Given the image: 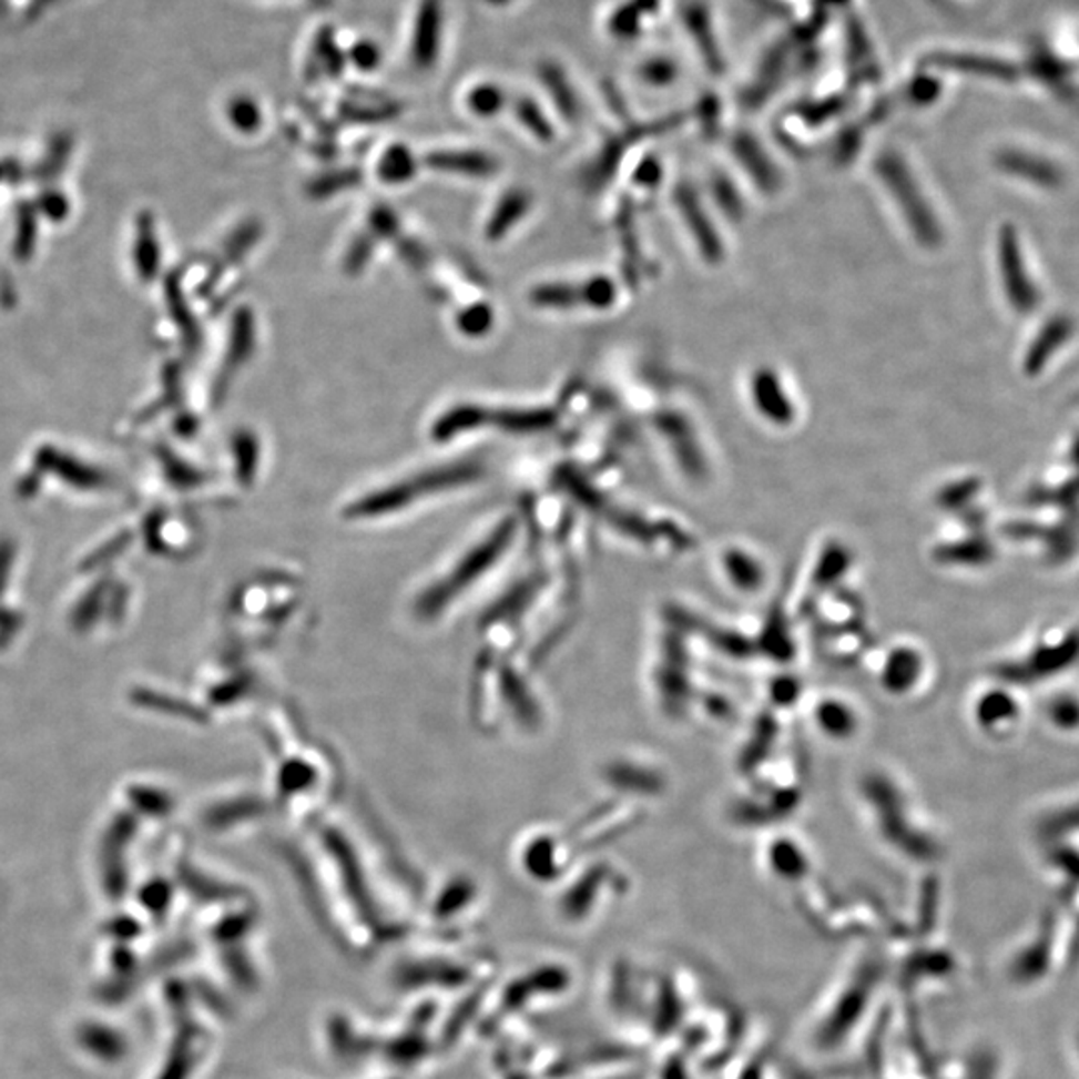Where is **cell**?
Returning <instances> with one entry per match:
<instances>
[{
  "label": "cell",
  "mask_w": 1079,
  "mask_h": 1079,
  "mask_svg": "<svg viewBox=\"0 0 1079 1079\" xmlns=\"http://www.w3.org/2000/svg\"><path fill=\"white\" fill-rule=\"evenodd\" d=\"M882 181L886 182L889 196L894 202L898 201L899 211L904 214V221L914 228V234L919 243L936 246L941 241L936 214L929 208L928 202L919 191L918 182L914 174H909L908 166L899 159L898 154H886L876 164Z\"/></svg>",
  "instance_id": "cell-1"
},
{
  "label": "cell",
  "mask_w": 1079,
  "mask_h": 1079,
  "mask_svg": "<svg viewBox=\"0 0 1079 1079\" xmlns=\"http://www.w3.org/2000/svg\"><path fill=\"white\" fill-rule=\"evenodd\" d=\"M478 475H480V468L476 465H468V462L445 466V468H438V470H432L428 475L416 476V478L404 482V485H396L393 488H388V490H384V492H376V495L368 496V498H364L363 502L354 506L350 512L356 516L390 512L394 508L406 506V502H410L416 496L428 495V492H435V490H442V488H448V486L465 485V482H470V480L478 478Z\"/></svg>",
  "instance_id": "cell-2"
},
{
  "label": "cell",
  "mask_w": 1079,
  "mask_h": 1079,
  "mask_svg": "<svg viewBox=\"0 0 1079 1079\" xmlns=\"http://www.w3.org/2000/svg\"><path fill=\"white\" fill-rule=\"evenodd\" d=\"M999 273L1011 308L1019 314L1031 313L1038 306V291L1031 283L1011 228H1006L999 238Z\"/></svg>",
  "instance_id": "cell-3"
},
{
  "label": "cell",
  "mask_w": 1079,
  "mask_h": 1079,
  "mask_svg": "<svg viewBox=\"0 0 1079 1079\" xmlns=\"http://www.w3.org/2000/svg\"><path fill=\"white\" fill-rule=\"evenodd\" d=\"M442 32V11L438 0H424L414 27L413 57L420 67H430L438 59Z\"/></svg>",
  "instance_id": "cell-4"
},
{
  "label": "cell",
  "mask_w": 1079,
  "mask_h": 1079,
  "mask_svg": "<svg viewBox=\"0 0 1079 1079\" xmlns=\"http://www.w3.org/2000/svg\"><path fill=\"white\" fill-rule=\"evenodd\" d=\"M428 166L440 172H452V174H465V176H490L498 171V162L486 152H436L430 154Z\"/></svg>",
  "instance_id": "cell-5"
},
{
  "label": "cell",
  "mask_w": 1079,
  "mask_h": 1079,
  "mask_svg": "<svg viewBox=\"0 0 1079 1079\" xmlns=\"http://www.w3.org/2000/svg\"><path fill=\"white\" fill-rule=\"evenodd\" d=\"M754 400L757 410L764 414L774 423H790L794 418V408L787 400L786 394H782V384L777 376L770 370H762L754 378Z\"/></svg>",
  "instance_id": "cell-6"
},
{
  "label": "cell",
  "mask_w": 1079,
  "mask_h": 1079,
  "mask_svg": "<svg viewBox=\"0 0 1079 1079\" xmlns=\"http://www.w3.org/2000/svg\"><path fill=\"white\" fill-rule=\"evenodd\" d=\"M488 418H490V413L485 410L482 406H456L455 410L446 413L436 423L432 436H435L436 440L446 442V440L462 435V432H470L475 428L486 426Z\"/></svg>",
  "instance_id": "cell-7"
},
{
  "label": "cell",
  "mask_w": 1079,
  "mask_h": 1079,
  "mask_svg": "<svg viewBox=\"0 0 1079 1079\" xmlns=\"http://www.w3.org/2000/svg\"><path fill=\"white\" fill-rule=\"evenodd\" d=\"M528 211H530V194H526L525 191L508 192L486 226L488 238L492 241L502 238L515 224L522 221V216Z\"/></svg>",
  "instance_id": "cell-8"
},
{
  "label": "cell",
  "mask_w": 1079,
  "mask_h": 1079,
  "mask_svg": "<svg viewBox=\"0 0 1079 1079\" xmlns=\"http://www.w3.org/2000/svg\"><path fill=\"white\" fill-rule=\"evenodd\" d=\"M554 420V413L550 410H498L490 413L488 424H495L498 428L516 435H528L550 428Z\"/></svg>",
  "instance_id": "cell-9"
},
{
  "label": "cell",
  "mask_w": 1079,
  "mask_h": 1079,
  "mask_svg": "<svg viewBox=\"0 0 1079 1079\" xmlns=\"http://www.w3.org/2000/svg\"><path fill=\"white\" fill-rule=\"evenodd\" d=\"M999 164L1016 176L1038 182V186H1051V189L1058 186L1059 172L1048 162L1038 161V159H1031V156H1021V154H1006L999 161Z\"/></svg>",
  "instance_id": "cell-10"
},
{
  "label": "cell",
  "mask_w": 1079,
  "mask_h": 1079,
  "mask_svg": "<svg viewBox=\"0 0 1079 1079\" xmlns=\"http://www.w3.org/2000/svg\"><path fill=\"white\" fill-rule=\"evenodd\" d=\"M254 348V320L253 314L248 311H241L236 314L233 323V334H231V346H228V360L226 370L233 373L241 364L253 354Z\"/></svg>",
  "instance_id": "cell-11"
},
{
  "label": "cell",
  "mask_w": 1079,
  "mask_h": 1079,
  "mask_svg": "<svg viewBox=\"0 0 1079 1079\" xmlns=\"http://www.w3.org/2000/svg\"><path fill=\"white\" fill-rule=\"evenodd\" d=\"M1069 333H1071V326H1069L1068 320H1063V318L1051 320L1041 336H1038V340L1034 343V348L1029 350L1028 373H1034L1048 363L1049 356L1053 354V350H1058L1061 343L1068 338Z\"/></svg>",
  "instance_id": "cell-12"
},
{
  "label": "cell",
  "mask_w": 1079,
  "mask_h": 1079,
  "mask_svg": "<svg viewBox=\"0 0 1079 1079\" xmlns=\"http://www.w3.org/2000/svg\"><path fill=\"white\" fill-rule=\"evenodd\" d=\"M414 174H416V159L403 144L390 146L378 162V176L384 182L398 184V182L410 181Z\"/></svg>",
  "instance_id": "cell-13"
},
{
  "label": "cell",
  "mask_w": 1079,
  "mask_h": 1079,
  "mask_svg": "<svg viewBox=\"0 0 1079 1079\" xmlns=\"http://www.w3.org/2000/svg\"><path fill=\"white\" fill-rule=\"evenodd\" d=\"M134 261H136V271L146 281H151L152 276L159 271L161 251H159V243H156L154 228H152L149 216L141 218L139 238H136V248H134Z\"/></svg>",
  "instance_id": "cell-14"
},
{
  "label": "cell",
  "mask_w": 1079,
  "mask_h": 1079,
  "mask_svg": "<svg viewBox=\"0 0 1079 1079\" xmlns=\"http://www.w3.org/2000/svg\"><path fill=\"white\" fill-rule=\"evenodd\" d=\"M506 96L502 89L492 82H485L475 86L468 94V109L475 112L476 116H495L505 109Z\"/></svg>",
  "instance_id": "cell-15"
},
{
  "label": "cell",
  "mask_w": 1079,
  "mask_h": 1079,
  "mask_svg": "<svg viewBox=\"0 0 1079 1079\" xmlns=\"http://www.w3.org/2000/svg\"><path fill=\"white\" fill-rule=\"evenodd\" d=\"M532 301L538 306H548V308H570L574 304L584 303L582 301V288H574V286H568V284L540 286L532 293Z\"/></svg>",
  "instance_id": "cell-16"
},
{
  "label": "cell",
  "mask_w": 1079,
  "mask_h": 1079,
  "mask_svg": "<svg viewBox=\"0 0 1079 1079\" xmlns=\"http://www.w3.org/2000/svg\"><path fill=\"white\" fill-rule=\"evenodd\" d=\"M228 116L234 124V129L241 132H254L263 124V112L258 102H254L251 96H236L228 106Z\"/></svg>",
  "instance_id": "cell-17"
},
{
  "label": "cell",
  "mask_w": 1079,
  "mask_h": 1079,
  "mask_svg": "<svg viewBox=\"0 0 1079 1079\" xmlns=\"http://www.w3.org/2000/svg\"><path fill=\"white\" fill-rule=\"evenodd\" d=\"M516 116L518 121L525 124L528 131L535 134L536 139L540 141H550L552 139V126L546 121L544 114L538 109L532 99H520L516 102Z\"/></svg>",
  "instance_id": "cell-18"
},
{
  "label": "cell",
  "mask_w": 1079,
  "mask_h": 1079,
  "mask_svg": "<svg viewBox=\"0 0 1079 1079\" xmlns=\"http://www.w3.org/2000/svg\"><path fill=\"white\" fill-rule=\"evenodd\" d=\"M51 462L59 470V475L64 480H69L71 485L89 486L91 488V486L102 485V480H104L99 475V470H92L89 466L77 462V460H72L69 456H64V458H51Z\"/></svg>",
  "instance_id": "cell-19"
},
{
  "label": "cell",
  "mask_w": 1079,
  "mask_h": 1079,
  "mask_svg": "<svg viewBox=\"0 0 1079 1079\" xmlns=\"http://www.w3.org/2000/svg\"><path fill=\"white\" fill-rule=\"evenodd\" d=\"M492 323H495V314L486 304H475L458 316V328L460 333L468 336H482L492 328Z\"/></svg>",
  "instance_id": "cell-20"
},
{
  "label": "cell",
  "mask_w": 1079,
  "mask_h": 1079,
  "mask_svg": "<svg viewBox=\"0 0 1079 1079\" xmlns=\"http://www.w3.org/2000/svg\"><path fill=\"white\" fill-rule=\"evenodd\" d=\"M234 456L238 462V475L251 478L254 466L258 465V442L251 432H243L234 438Z\"/></svg>",
  "instance_id": "cell-21"
},
{
  "label": "cell",
  "mask_w": 1079,
  "mask_h": 1079,
  "mask_svg": "<svg viewBox=\"0 0 1079 1079\" xmlns=\"http://www.w3.org/2000/svg\"><path fill=\"white\" fill-rule=\"evenodd\" d=\"M360 181L358 172L354 171H343L336 172V174H328L324 176L320 181H316L313 184L314 196H330L334 192L344 191V189H350L356 182Z\"/></svg>",
  "instance_id": "cell-22"
},
{
  "label": "cell",
  "mask_w": 1079,
  "mask_h": 1079,
  "mask_svg": "<svg viewBox=\"0 0 1079 1079\" xmlns=\"http://www.w3.org/2000/svg\"><path fill=\"white\" fill-rule=\"evenodd\" d=\"M370 254H373V241L368 236L356 238L350 251L346 254V271L348 273H360L368 263Z\"/></svg>",
  "instance_id": "cell-23"
},
{
  "label": "cell",
  "mask_w": 1079,
  "mask_h": 1079,
  "mask_svg": "<svg viewBox=\"0 0 1079 1079\" xmlns=\"http://www.w3.org/2000/svg\"><path fill=\"white\" fill-rule=\"evenodd\" d=\"M350 61L363 71H373L380 62V49L370 41L356 42L350 51Z\"/></svg>",
  "instance_id": "cell-24"
},
{
  "label": "cell",
  "mask_w": 1079,
  "mask_h": 1079,
  "mask_svg": "<svg viewBox=\"0 0 1079 1079\" xmlns=\"http://www.w3.org/2000/svg\"><path fill=\"white\" fill-rule=\"evenodd\" d=\"M495 2H506V0H495Z\"/></svg>",
  "instance_id": "cell-25"
}]
</instances>
